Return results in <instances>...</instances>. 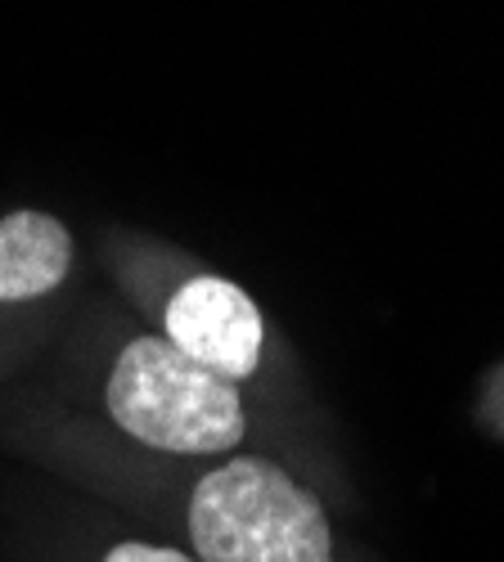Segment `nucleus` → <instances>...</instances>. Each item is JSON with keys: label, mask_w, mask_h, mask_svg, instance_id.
<instances>
[{"label": "nucleus", "mask_w": 504, "mask_h": 562, "mask_svg": "<svg viewBox=\"0 0 504 562\" xmlns=\"http://www.w3.org/2000/svg\"><path fill=\"white\" fill-rule=\"evenodd\" d=\"M199 562H334L320 499L270 459H225L190 491Z\"/></svg>", "instance_id": "f257e3e1"}, {"label": "nucleus", "mask_w": 504, "mask_h": 562, "mask_svg": "<svg viewBox=\"0 0 504 562\" xmlns=\"http://www.w3.org/2000/svg\"><path fill=\"white\" fill-rule=\"evenodd\" d=\"M104 405L126 437L163 454H225L244 441L239 387L167 338H135L117 351Z\"/></svg>", "instance_id": "f03ea898"}, {"label": "nucleus", "mask_w": 504, "mask_h": 562, "mask_svg": "<svg viewBox=\"0 0 504 562\" xmlns=\"http://www.w3.org/2000/svg\"><path fill=\"white\" fill-rule=\"evenodd\" d=\"M163 338L239 387L261 369L266 319L239 284L221 274H194L167 297Z\"/></svg>", "instance_id": "7ed1b4c3"}, {"label": "nucleus", "mask_w": 504, "mask_h": 562, "mask_svg": "<svg viewBox=\"0 0 504 562\" xmlns=\"http://www.w3.org/2000/svg\"><path fill=\"white\" fill-rule=\"evenodd\" d=\"M72 270V234L59 216L19 207L0 216V302H36Z\"/></svg>", "instance_id": "20e7f679"}, {"label": "nucleus", "mask_w": 504, "mask_h": 562, "mask_svg": "<svg viewBox=\"0 0 504 562\" xmlns=\"http://www.w3.org/2000/svg\"><path fill=\"white\" fill-rule=\"evenodd\" d=\"M104 562H199L180 549H163V544H141V540H126V544H113Z\"/></svg>", "instance_id": "39448f33"}]
</instances>
